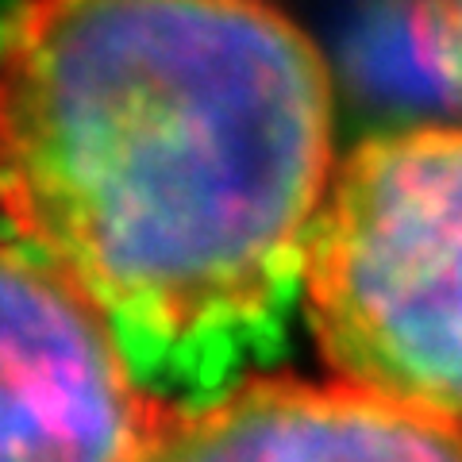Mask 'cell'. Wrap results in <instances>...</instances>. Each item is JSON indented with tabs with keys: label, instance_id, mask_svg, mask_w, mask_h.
<instances>
[{
	"label": "cell",
	"instance_id": "277c9868",
	"mask_svg": "<svg viewBox=\"0 0 462 462\" xmlns=\"http://www.w3.org/2000/svg\"><path fill=\"white\" fill-rule=\"evenodd\" d=\"M139 462H462V424L343 382L254 378L208 409H162Z\"/></svg>",
	"mask_w": 462,
	"mask_h": 462
},
{
	"label": "cell",
	"instance_id": "6da1fadb",
	"mask_svg": "<svg viewBox=\"0 0 462 462\" xmlns=\"http://www.w3.org/2000/svg\"><path fill=\"white\" fill-rule=\"evenodd\" d=\"M328 185V66L278 12L89 0L0 23L5 220L158 409H208L285 355Z\"/></svg>",
	"mask_w": 462,
	"mask_h": 462
},
{
	"label": "cell",
	"instance_id": "7a4b0ae2",
	"mask_svg": "<svg viewBox=\"0 0 462 462\" xmlns=\"http://www.w3.org/2000/svg\"><path fill=\"white\" fill-rule=\"evenodd\" d=\"M305 297L343 385L462 424V132L378 135L343 158Z\"/></svg>",
	"mask_w": 462,
	"mask_h": 462
},
{
	"label": "cell",
	"instance_id": "3957f363",
	"mask_svg": "<svg viewBox=\"0 0 462 462\" xmlns=\"http://www.w3.org/2000/svg\"><path fill=\"white\" fill-rule=\"evenodd\" d=\"M158 416L78 289L0 236V462H139Z\"/></svg>",
	"mask_w": 462,
	"mask_h": 462
},
{
	"label": "cell",
	"instance_id": "5b68a950",
	"mask_svg": "<svg viewBox=\"0 0 462 462\" xmlns=\"http://www.w3.org/2000/svg\"><path fill=\"white\" fill-rule=\"evenodd\" d=\"M351 69L363 93L401 100V105H443L455 108L451 85L428 42L420 8H393L366 16V27L355 32Z\"/></svg>",
	"mask_w": 462,
	"mask_h": 462
},
{
	"label": "cell",
	"instance_id": "8992f818",
	"mask_svg": "<svg viewBox=\"0 0 462 462\" xmlns=\"http://www.w3.org/2000/svg\"><path fill=\"white\" fill-rule=\"evenodd\" d=\"M420 20L455 105H462V5H420Z\"/></svg>",
	"mask_w": 462,
	"mask_h": 462
}]
</instances>
